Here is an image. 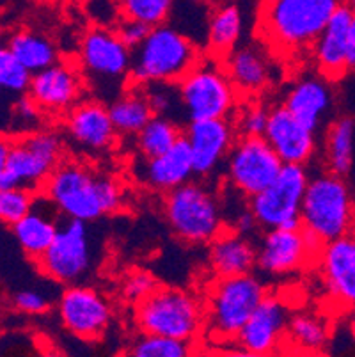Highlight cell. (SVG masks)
Returning a JSON list of instances; mask_svg holds the SVG:
<instances>
[{"label":"cell","instance_id":"cell-9","mask_svg":"<svg viewBox=\"0 0 355 357\" xmlns=\"http://www.w3.org/2000/svg\"><path fill=\"white\" fill-rule=\"evenodd\" d=\"M178 86L181 110L188 121L231 118L239 107V91L219 61L203 59Z\"/></svg>","mask_w":355,"mask_h":357},{"label":"cell","instance_id":"cell-18","mask_svg":"<svg viewBox=\"0 0 355 357\" xmlns=\"http://www.w3.org/2000/svg\"><path fill=\"white\" fill-rule=\"evenodd\" d=\"M68 139L80 151L91 155L107 153L117 142L116 126L109 107L100 100H84L66 112Z\"/></svg>","mask_w":355,"mask_h":357},{"label":"cell","instance_id":"cell-40","mask_svg":"<svg viewBox=\"0 0 355 357\" xmlns=\"http://www.w3.org/2000/svg\"><path fill=\"white\" fill-rule=\"evenodd\" d=\"M13 306L25 314H43L50 310V301L38 290H20L13 297Z\"/></svg>","mask_w":355,"mask_h":357},{"label":"cell","instance_id":"cell-49","mask_svg":"<svg viewBox=\"0 0 355 357\" xmlns=\"http://www.w3.org/2000/svg\"><path fill=\"white\" fill-rule=\"evenodd\" d=\"M0 89H2V87H0Z\"/></svg>","mask_w":355,"mask_h":357},{"label":"cell","instance_id":"cell-29","mask_svg":"<svg viewBox=\"0 0 355 357\" xmlns=\"http://www.w3.org/2000/svg\"><path fill=\"white\" fill-rule=\"evenodd\" d=\"M109 112L117 134L133 135V137L155 116V110H153L142 86H139V84H135L133 89L125 91L123 95L117 96L109 105Z\"/></svg>","mask_w":355,"mask_h":357},{"label":"cell","instance_id":"cell-46","mask_svg":"<svg viewBox=\"0 0 355 357\" xmlns=\"http://www.w3.org/2000/svg\"><path fill=\"white\" fill-rule=\"evenodd\" d=\"M348 329H350V336L355 342V306L350 307V314H348Z\"/></svg>","mask_w":355,"mask_h":357},{"label":"cell","instance_id":"cell-1","mask_svg":"<svg viewBox=\"0 0 355 357\" xmlns=\"http://www.w3.org/2000/svg\"><path fill=\"white\" fill-rule=\"evenodd\" d=\"M41 194L61 215L84 222L112 215L123 206L121 183L82 162H61L41 187Z\"/></svg>","mask_w":355,"mask_h":357},{"label":"cell","instance_id":"cell-10","mask_svg":"<svg viewBox=\"0 0 355 357\" xmlns=\"http://www.w3.org/2000/svg\"><path fill=\"white\" fill-rule=\"evenodd\" d=\"M89 222L78 219H66L59 224L54 242L38 259V271L54 283H82L93 268L94 251L89 233Z\"/></svg>","mask_w":355,"mask_h":357},{"label":"cell","instance_id":"cell-38","mask_svg":"<svg viewBox=\"0 0 355 357\" xmlns=\"http://www.w3.org/2000/svg\"><path fill=\"white\" fill-rule=\"evenodd\" d=\"M38 192L27 189H0V222L13 226L32 208Z\"/></svg>","mask_w":355,"mask_h":357},{"label":"cell","instance_id":"cell-6","mask_svg":"<svg viewBox=\"0 0 355 357\" xmlns=\"http://www.w3.org/2000/svg\"><path fill=\"white\" fill-rule=\"evenodd\" d=\"M164 215L172 235L190 245L210 243L226 229L219 197L203 181L190 180L165 192Z\"/></svg>","mask_w":355,"mask_h":357},{"label":"cell","instance_id":"cell-14","mask_svg":"<svg viewBox=\"0 0 355 357\" xmlns=\"http://www.w3.org/2000/svg\"><path fill=\"white\" fill-rule=\"evenodd\" d=\"M80 68L98 82H119L132 73L133 50L119 38L116 29L100 27L87 31L80 41Z\"/></svg>","mask_w":355,"mask_h":357},{"label":"cell","instance_id":"cell-45","mask_svg":"<svg viewBox=\"0 0 355 357\" xmlns=\"http://www.w3.org/2000/svg\"><path fill=\"white\" fill-rule=\"evenodd\" d=\"M11 148H13V139L8 137V135L0 134V173L6 169Z\"/></svg>","mask_w":355,"mask_h":357},{"label":"cell","instance_id":"cell-2","mask_svg":"<svg viewBox=\"0 0 355 357\" xmlns=\"http://www.w3.org/2000/svg\"><path fill=\"white\" fill-rule=\"evenodd\" d=\"M343 0H262L258 32L263 43L282 55L311 50Z\"/></svg>","mask_w":355,"mask_h":357},{"label":"cell","instance_id":"cell-31","mask_svg":"<svg viewBox=\"0 0 355 357\" xmlns=\"http://www.w3.org/2000/svg\"><path fill=\"white\" fill-rule=\"evenodd\" d=\"M8 48L16 59L24 64L32 75L57 63L59 52L47 36L32 31H22L11 36Z\"/></svg>","mask_w":355,"mask_h":357},{"label":"cell","instance_id":"cell-34","mask_svg":"<svg viewBox=\"0 0 355 357\" xmlns=\"http://www.w3.org/2000/svg\"><path fill=\"white\" fill-rule=\"evenodd\" d=\"M128 349L133 357H187L194 352L190 342L148 333L139 334Z\"/></svg>","mask_w":355,"mask_h":357},{"label":"cell","instance_id":"cell-30","mask_svg":"<svg viewBox=\"0 0 355 357\" xmlns=\"http://www.w3.org/2000/svg\"><path fill=\"white\" fill-rule=\"evenodd\" d=\"M328 327L327 322L320 314L302 313L292 314L286 329V340L289 347L302 354H322L328 343Z\"/></svg>","mask_w":355,"mask_h":357},{"label":"cell","instance_id":"cell-13","mask_svg":"<svg viewBox=\"0 0 355 357\" xmlns=\"http://www.w3.org/2000/svg\"><path fill=\"white\" fill-rule=\"evenodd\" d=\"M59 320L71 336L82 342H98L112 324L109 298L89 284H70L59 297Z\"/></svg>","mask_w":355,"mask_h":357},{"label":"cell","instance_id":"cell-39","mask_svg":"<svg viewBox=\"0 0 355 357\" xmlns=\"http://www.w3.org/2000/svg\"><path fill=\"white\" fill-rule=\"evenodd\" d=\"M156 287L158 284H156V279L153 278V274L146 271H133L123 279L121 295L126 303L137 304L141 303L144 297H148Z\"/></svg>","mask_w":355,"mask_h":357},{"label":"cell","instance_id":"cell-24","mask_svg":"<svg viewBox=\"0 0 355 357\" xmlns=\"http://www.w3.org/2000/svg\"><path fill=\"white\" fill-rule=\"evenodd\" d=\"M227 77L239 95L258 96L272 84L273 68L265 48L256 45L236 47L222 61Z\"/></svg>","mask_w":355,"mask_h":357},{"label":"cell","instance_id":"cell-7","mask_svg":"<svg viewBox=\"0 0 355 357\" xmlns=\"http://www.w3.org/2000/svg\"><path fill=\"white\" fill-rule=\"evenodd\" d=\"M135 324L141 333L194 342L204 327V304L181 288L156 287L135 304Z\"/></svg>","mask_w":355,"mask_h":357},{"label":"cell","instance_id":"cell-27","mask_svg":"<svg viewBox=\"0 0 355 357\" xmlns=\"http://www.w3.org/2000/svg\"><path fill=\"white\" fill-rule=\"evenodd\" d=\"M282 105L305 126L317 132L332 107V91L324 77H302L293 84Z\"/></svg>","mask_w":355,"mask_h":357},{"label":"cell","instance_id":"cell-25","mask_svg":"<svg viewBox=\"0 0 355 357\" xmlns=\"http://www.w3.org/2000/svg\"><path fill=\"white\" fill-rule=\"evenodd\" d=\"M59 215L57 208L41 194L36 197L32 208L11 226L20 249L32 261H38L54 242L61 224Z\"/></svg>","mask_w":355,"mask_h":357},{"label":"cell","instance_id":"cell-12","mask_svg":"<svg viewBox=\"0 0 355 357\" xmlns=\"http://www.w3.org/2000/svg\"><path fill=\"white\" fill-rule=\"evenodd\" d=\"M282 165L265 137H239L226 158V176L236 192L250 199L279 176Z\"/></svg>","mask_w":355,"mask_h":357},{"label":"cell","instance_id":"cell-15","mask_svg":"<svg viewBox=\"0 0 355 357\" xmlns=\"http://www.w3.org/2000/svg\"><path fill=\"white\" fill-rule=\"evenodd\" d=\"M320 249L301 226L266 229L256 248V267L269 275L292 274L318 258Z\"/></svg>","mask_w":355,"mask_h":357},{"label":"cell","instance_id":"cell-26","mask_svg":"<svg viewBox=\"0 0 355 357\" xmlns=\"http://www.w3.org/2000/svg\"><path fill=\"white\" fill-rule=\"evenodd\" d=\"M208 267L215 278L249 274L256 268V245L249 236L224 229L208 243Z\"/></svg>","mask_w":355,"mask_h":357},{"label":"cell","instance_id":"cell-8","mask_svg":"<svg viewBox=\"0 0 355 357\" xmlns=\"http://www.w3.org/2000/svg\"><path fill=\"white\" fill-rule=\"evenodd\" d=\"M64 142L52 130H38L13 139L8 164L0 173V189L41 192L54 169L63 162Z\"/></svg>","mask_w":355,"mask_h":357},{"label":"cell","instance_id":"cell-42","mask_svg":"<svg viewBox=\"0 0 355 357\" xmlns=\"http://www.w3.org/2000/svg\"><path fill=\"white\" fill-rule=\"evenodd\" d=\"M15 112L16 118L22 119V121H36L39 118V112L41 109L38 107V103L31 98V95H22L18 98V102L15 103Z\"/></svg>","mask_w":355,"mask_h":357},{"label":"cell","instance_id":"cell-36","mask_svg":"<svg viewBox=\"0 0 355 357\" xmlns=\"http://www.w3.org/2000/svg\"><path fill=\"white\" fill-rule=\"evenodd\" d=\"M270 110L259 102H247L242 107H236L231 116L234 130L239 137H263L269 123Z\"/></svg>","mask_w":355,"mask_h":357},{"label":"cell","instance_id":"cell-37","mask_svg":"<svg viewBox=\"0 0 355 357\" xmlns=\"http://www.w3.org/2000/svg\"><path fill=\"white\" fill-rule=\"evenodd\" d=\"M32 73L16 59L8 45L0 47V87L16 95L27 93Z\"/></svg>","mask_w":355,"mask_h":357},{"label":"cell","instance_id":"cell-47","mask_svg":"<svg viewBox=\"0 0 355 357\" xmlns=\"http://www.w3.org/2000/svg\"><path fill=\"white\" fill-rule=\"evenodd\" d=\"M187 2H190V4L194 6H215L217 2H220V0H187Z\"/></svg>","mask_w":355,"mask_h":357},{"label":"cell","instance_id":"cell-21","mask_svg":"<svg viewBox=\"0 0 355 357\" xmlns=\"http://www.w3.org/2000/svg\"><path fill=\"white\" fill-rule=\"evenodd\" d=\"M355 9L348 4H341L318 40L311 47L312 61L318 73L328 82L341 80L348 71V31L354 20Z\"/></svg>","mask_w":355,"mask_h":357},{"label":"cell","instance_id":"cell-35","mask_svg":"<svg viewBox=\"0 0 355 357\" xmlns=\"http://www.w3.org/2000/svg\"><path fill=\"white\" fill-rule=\"evenodd\" d=\"M123 20H135L156 27L167 24L174 11L176 0H117Z\"/></svg>","mask_w":355,"mask_h":357},{"label":"cell","instance_id":"cell-20","mask_svg":"<svg viewBox=\"0 0 355 357\" xmlns=\"http://www.w3.org/2000/svg\"><path fill=\"white\" fill-rule=\"evenodd\" d=\"M263 137L279 155L282 164L305 165L317 151L315 130L299 121L285 105L270 109Z\"/></svg>","mask_w":355,"mask_h":357},{"label":"cell","instance_id":"cell-11","mask_svg":"<svg viewBox=\"0 0 355 357\" xmlns=\"http://www.w3.org/2000/svg\"><path fill=\"white\" fill-rule=\"evenodd\" d=\"M305 165L285 164L281 173L265 190L249 199L259 228H299L305 189L309 183Z\"/></svg>","mask_w":355,"mask_h":357},{"label":"cell","instance_id":"cell-17","mask_svg":"<svg viewBox=\"0 0 355 357\" xmlns=\"http://www.w3.org/2000/svg\"><path fill=\"white\" fill-rule=\"evenodd\" d=\"M183 135L190 146L195 176L201 178L213 174L226 162L234 141L239 139L231 118L188 121Z\"/></svg>","mask_w":355,"mask_h":357},{"label":"cell","instance_id":"cell-43","mask_svg":"<svg viewBox=\"0 0 355 357\" xmlns=\"http://www.w3.org/2000/svg\"><path fill=\"white\" fill-rule=\"evenodd\" d=\"M233 229L236 233H240V235L243 236H250L254 231H258L259 224L258 220H256V215L252 213V210L247 206L246 210H242V212L236 215V219H234V224H233Z\"/></svg>","mask_w":355,"mask_h":357},{"label":"cell","instance_id":"cell-5","mask_svg":"<svg viewBox=\"0 0 355 357\" xmlns=\"http://www.w3.org/2000/svg\"><path fill=\"white\" fill-rule=\"evenodd\" d=\"M266 294L265 284L252 272L215 278L204 301V327L217 342H236Z\"/></svg>","mask_w":355,"mask_h":357},{"label":"cell","instance_id":"cell-3","mask_svg":"<svg viewBox=\"0 0 355 357\" xmlns=\"http://www.w3.org/2000/svg\"><path fill=\"white\" fill-rule=\"evenodd\" d=\"M301 228L320 248L355 233V204L345 176L325 171L309 178Z\"/></svg>","mask_w":355,"mask_h":357},{"label":"cell","instance_id":"cell-4","mask_svg":"<svg viewBox=\"0 0 355 357\" xmlns=\"http://www.w3.org/2000/svg\"><path fill=\"white\" fill-rule=\"evenodd\" d=\"M203 52L190 36L169 24L151 27L148 38L133 50L135 84H178L203 61Z\"/></svg>","mask_w":355,"mask_h":357},{"label":"cell","instance_id":"cell-19","mask_svg":"<svg viewBox=\"0 0 355 357\" xmlns=\"http://www.w3.org/2000/svg\"><path fill=\"white\" fill-rule=\"evenodd\" d=\"M84 91L80 70L66 63H55L32 75L29 95L43 112L64 114L73 109Z\"/></svg>","mask_w":355,"mask_h":357},{"label":"cell","instance_id":"cell-32","mask_svg":"<svg viewBox=\"0 0 355 357\" xmlns=\"http://www.w3.org/2000/svg\"><path fill=\"white\" fill-rule=\"evenodd\" d=\"M355 123L352 118L332 121L325 134V164L332 173L347 176L354 164Z\"/></svg>","mask_w":355,"mask_h":357},{"label":"cell","instance_id":"cell-16","mask_svg":"<svg viewBox=\"0 0 355 357\" xmlns=\"http://www.w3.org/2000/svg\"><path fill=\"white\" fill-rule=\"evenodd\" d=\"M289 313L286 304L275 295L266 294L234 343L242 349L240 354L246 356H269L278 352L286 340Z\"/></svg>","mask_w":355,"mask_h":357},{"label":"cell","instance_id":"cell-41","mask_svg":"<svg viewBox=\"0 0 355 357\" xmlns=\"http://www.w3.org/2000/svg\"><path fill=\"white\" fill-rule=\"evenodd\" d=\"M116 31H117V34H119V38H121V40L125 41V43L132 48V50H135V48L141 47L142 41L148 38L151 27L146 24H141V22L123 20L121 18V24L117 25Z\"/></svg>","mask_w":355,"mask_h":357},{"label":"cell","instance_id":"cell-22","mask_svg":"<svg viewBox=\"0 0 355 357\" xmlns=\"http://www.w3.org/2000/svg\"><path fill=\"white\" fill-rule=\"evenodd\" d=\"M320 274L331 297L341 306H355V233L325 243L318 252Z\"/></svg>","mask_w":355,"mask_h":357},{"label":"cell","instance_id":"cell-48","mask_svg":"<svg viewBox=\"0 0 355 357\" xmlns=\"http://www.w3.org/2000/svg\"><path fill=\"white\" fill-rule=\"evenodd\" d=\"M345 4H348V6H352V8L355 9V0H343Z\"/></svg>","mask_w":355,"mask_h":357},{"label":"cell","instance_id":"cell-44","mask_svg":"<svg viewBox=\"0 0 355 357\" xmlns=\"http://www.w3.org/2000/svg\"><path fill=\"white\" fill-rule=\"evenodd\" d=\"M348 71H355V13L348 31Z\"/></svg>","mask_w":355,"mask_h":357},{"label":"cell","instance_id":"cell-33","mask_svg":"<svg viewBox=\"0 0 355 357\" xmlns=\"http://www.w3.org/2000/svg\"><path fill=\"white\" fill-rule=\"evenodd\" d=\"M185 130L169 116L155 114L148 125L135 135V148L142 158L162 155L183 137Z\"/></svg>","mask_w":355,"mask_h":357},{"label":"cell","instance_id":"cell-28","mask_svg":"<svg viewBox=\"0 0 355 357\" xmlns=\"http://www.w3.org/2000/svg\"><path fill=\"white\" fill-rule=\"evenodd\" d=\"M246 29L242 8L233 0H220L208 15L206 52L208 57L222 63L240 45Z\"/></svg>","mask_w":355,"mask_h":357},{"label":"cell","instance_id":"cell-23","mask_svg":"<svg viewBox=\"0 0 355 357\" xmlns=\"http://www.w3.org/2000/svg\"><path fill=\"white\" fill-rule=\"evenodd\" d=\"M195 176L190 146L183 137L172 148L153 158H142L137 169V178L156 192H171Z\"/></svg>","mask_w":355,"mask_h":357}]
</instances>
